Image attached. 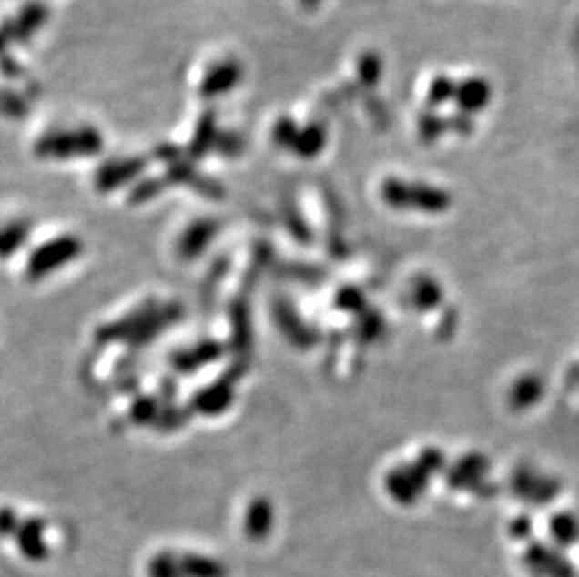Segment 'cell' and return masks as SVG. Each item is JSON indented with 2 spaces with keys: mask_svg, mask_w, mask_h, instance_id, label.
<instances>
[{
  "mask_svg": "<svg viewBox=\"0 0 579 577\" xmlns=\"http://www.w3.org/2000/svg\"><path fill=\"white\" fill-rule=\"evenodd\" d=\"M454 102L460 113H480L492 102V85L484 77H467L458 83Z\"/></svg>",
  "mask_w": 579,
  "mask_h": 577,
  "instance_id": "3957f363",
  "label": "cell"
},
{
  "mask_svg": "<svg viewBox=\"0 0 579 577\" xmlns=\"http://www.w3.org/2000/svg\"><path fill=\"white\" fill-rule=\"evenodd\" d=\"M240 76H242V68L235 60L218 62L205 76L201 85V94L205 96V98H216L218 94L229 92L240 81Z\"/></svg>",
  "mask_w": 579,
  "mask_h": 577,
  "instance_id": "277c9868",
  "label": "cell"
},
{
  "mask_svg": "<svg viewBox=\"0 0 579 577\" xmlns=\"http://www.w3.org/2000/svg\"><path fill=\"white\" fill-rule=\"evenodd\" d=\"M359 79L366 86H375L382 76V60L375 51H368L359 58Z\"/></svg>",
  "mask_w": 579,
  "mask_h": 577,
  "instance_id": "ba28073f",
  "label": "cell"
},
{
  "mask_svg": "<svg viewBox=\"0 0 579 577\" xmlns=\"http://www.w3.org/2000/svg\"><path fill=\"white\" fill-rule=\"evenodd\" d=\"M446 126H448V130H452V132L462 134V136H467V134L472 132L474 124H472V118L469 115L456 113V115L446 118Z\"/></svg>",
  "mask_w": 579,
  "mask_h": 577,
  "instance_id": "7c38bea8",
  "label": "cell"
},
{
  "mask_svg": "<svg viewBox=\"0 0 579 577\" xmlns=\"http://www.w3.org/2000/svg\"><path fill=\"white\" fill-rule=\"evenodd\" d=\"M456 83L452 77L448 76H437L430 88H428V106L430 107H439L448 100H454L456 96Z\"/></svg>",
  "mask_w": 579,
  "mask_h": 577,
  "instance_id": "52a82bcc",
  "label": "cell"
},
{
  "mask_svg": "<svg viewBox=\"0 0 579 577\" xmlns=\"http://www.w3.org/2000/svg\"><path fill=\"white\" fill-rule=\"evenodd\" d=\"M384 199L400 207H421L426 210H441L448 205V196L441 189L428 186H411L400 180H389L382 186Z\"/></svg>",
  "mask_w": 579,
  "mask_h": 577,
  "instance_id": "6da1fadb",
  "label": "cell"
},
{
  "mask_svg": "<svg viewBox=\"0 0 579 577\" xmlns=\"http://www.w3.org/2000/svg\"><path fill=\"white\" fill-rule=\"evenodd\" d=\"M5 51V36H0V53Z\"/></svg>",
  "mask_w": 579,
  "mask_h": 577,
  "instance_id": "5bb4252c",
  "label": "cell"
},
{
  "mask_svg": "<svg viewBox=\"0 0 579 577\" xmlns=\"http://www.w3.org/2000/svg\"><path fill=\"white\" fill-rule=\"evenodd\" d=\"M46 17H47V10L42 5L30 3L19 12V15L12 23L5 25V35L23 42L30 38L32 32H36L46 23Z\"/></svg>",
  "mask_w": 579,
  "mask_h": 577,
  "instance_id": "5b68a950",
  "label": "cell"
},
{
  "mask_svg": "<svg viewBox=\"0 0 579 577\" xmlns=\"http://www.w3.org/2000/svg\"><path fill=\"white\" fill-rule=\"evenodd\" d=\"M444 130H448L446 126V120L437 116L435 113H428L421 118V137L426 141V143H432L435 141Z\"/></svg>",
  "mask_w": 579,
  "mask_h": 577,
  "instance_id": "9c48e42d",
  "label": "cell"
},
{
  "mask_svg": "<svg viewBox=\"0 0 579 577\" xmlns=\"http://www.w3.org/2000/svg\"><path fill=\"white\" fill-rule=\"evenodd\" d=\"M0 113H6L10 116H19L25 113V104L19 96L0 90Z\"/></svg>",
  "mask_w": 579,
  "mask_h": 577,
  "instance_id": "8fae6325",
  "label": "cell"
},
{
  "mask_svg": "<svg viewBox=\"0 0 579 577\" xmlns=\"http://www.w3.org/2000/svg\"><path fill=\"white\" fill-rule=\"evenodd\" d=\"M300 3H302V6H306L308 10H313V8L319 6L320 0H300Z\"/></svg>",
  "mask_w": 579,
  "mask_h": 577,
  "instance_id": "4fadbf2b",
  "label": "cell"
},
{
  "mask_svg": "<svg viewBox=\"0 0 579 577\" xmlns=\"http://www.w3.org/2000/svg\"><path fill=\"white\" fill-rule=\"evenodd\" d=\"M278 143L281 145H289L293 147L297 136H299V127L297 124L291 120V118H281L278 124H276V132H274Z\"/></svg>",
  "mask_w": 579,
  "mask_h": 577,
  "instance_id": "30bf717a",
  "label": "cell"
},
{
  "mask_svg": "<svg viewBox=\"0 0 579 577\" xmlns=\"http://www.w3.org/2000/svg\"><path fill=\"white\" fill-rule=\"evenodd\" d=\"M327 132L323 124H308L304 130H299V136L293 143V148L302 156H315L320 148L325 147Z\"/></svg>",
  "mask_w": 579,
  "mask_h": 577,
  "instance_id": "8992f818",
  "label": "cell"
},
{
  "mask_svg": "<svg viewBox=\"0 0 579 577\" xmlns=\"http://www.w3.org/2000/svg\"><path fill=\"white\" fill-rule=\"evenodd\" d=\"M44 154H90L100 148V136L90 127L77 132H56L47 136L38 145Z\"/></svg>",
  "mask_w": 579,
  "mask_h": 577,
  "instance_id": "7a4b0ae2",
  "label": "cell"
}]
</instances>
